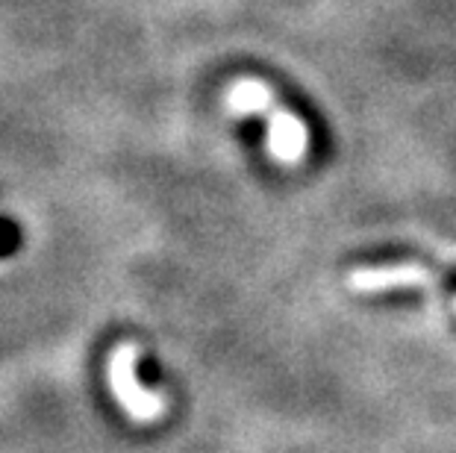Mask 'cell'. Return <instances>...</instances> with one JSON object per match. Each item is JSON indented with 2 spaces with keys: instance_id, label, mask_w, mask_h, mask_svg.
I'll list each match as a JSON object with an SVG mask.
<instances>
[{
  "instance_id": "2",
  "label": "cell",
  "mask_w": 456,
  "mask_h": 453,
  "mask_svg": "<svg viewBox=\"0 0 456 453\" xmlns=\"http://www.w3.org/2000/svg\"><path fill=\"white\" fill-rule=\"evenodd\" d=\"M309 150L306 124L289 109L268 112V153L280 166H300Z\"/></svg>"
},
{
  "instance_id": "3",
  "label": "cell",
  "mask_w": 456,
  "mask_h": 453,
  "mask_svg": "<svg viewBox=\"0 0 456 453\" xmlns=\"http://www.w3.org/2000/svg\"><path fill=\"white\" fill-rule=\"evenodd\" d=\"M430 271L424 265L401 263V265H377V268H356L347 277V286L359 295L386 292V288H410V286H427L430 283Z\"/></svg>"
},
{
  "instance_id": "1",
  "label": "cell",
  "mask_w": 456,
  "mask_h": 453,
  "mask_svg": "<svg viewBox=\"0 0 456 453\" xmlns=\"http://www.w3.org/2000/svg\"><path fill=\"white\" fill-rule=\"evenodd\" d=\"M135 360H139V351H135L133 344H121L110 360V383H112V392H115V398H118V403L135 421H153L162 416L165 400L159 394L144 392L139 385Z\"/></svg>"
},
{
  "instance_id": "4",
  "label": "cell",
  "mask_w": 456,
  "mask_h": 453,
  "mask_svg": "<svg viewBox=\"0 0 456 453\" xmlns=\"http://www.w3.org/2000/svg\"><path fill=\"white\" fill-rule=\"evenodd\" d=\"M224 101L232 115H265L274 109V94L254 77H241V80L232 83Z\"/></svg>"
},
{
  "instance_id": "5",
  "label": "cell",
  "mask_w": 456,
  "mask_h": 453,
  "mask_svg": "<svg viewBox=\"0 0 456 453\" xmlns=\"http://www.w3.org/2000/svg\"><path fill=\"white\" fill-rule=\"evenodd\" d=\"M453 306H456V303H453Z\"/></svg>"
}]
</instances>
